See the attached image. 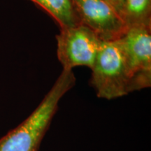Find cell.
I'll use <instances>...</instances> for the list:
<instances>
[{
    "label": "cell",
    "instance_id": "cell-1",
    "mask_svg": "<svg viewBox=\"0 0 151 151\" xmlns=\"http://www.w3.org/2000/svg\"><path fill=\"white\" fill-rule=\"evenodd\" d=\"M76 84L73 70L64 69L51 89L24 121L0 139V151H38L59 103Z\"/></svg>",
    "mask_w": 151,
    "mask_h": 151
},
{
    "label": "cell",
    "instance_id": "cell-2",
    "mask_svg": "<svg viewBox=\"0 0 151 151\" xmlns=\"http://www.w3.org/2000/svg\"><path fill=\"white\" fill-rule=\"evenodd\" d=\"M90 69V84L99 98L112 100L130 93L129 71L118 39L102 41Z\"/></svg>",
    "mask_w": 151,
    "mask_h": 151
},
{
    "label": "cell",
    "instance_id": "cell-3",
    "mask_svg": "<svg viewBox=\"0 0 151 151\" xmlns=\"http://www.w3.org/2000/svg\"><path fill=\"white\" fill-rule=\"evenodd\" d=\"M129 75L130 93L151 86V26L128 27L118 39Z\"/></svg>",
    "mask_w": 151,
    "mask_h": 151
},
{
    "label": "cell",
    "instance_id": "cell-4",
    "mask_svg": "<svg viewBox=\"0 0 151 151\" xmlns=\"http://www.w3.org/2000/svg\"><path fill=\"white\" fill-rule=\"evenodd\" d=\"M56 40L58 60L64 69L70 70L81 66L91 68L102 43L97 34L83 24L60 29Z\"/></svg>",
    "mask_w": 151,
    "mask_h": 151
},
{
    "label": "cell",
    "instance_id": "cell-5",
    "mask_svg": "<svg viewBox=\"0 0 151 151\" xmlns=\"http://www.w3.org/2000/svg\"><path fill=\"white\" fill-rule=\"evenodd\" d=\"M81 24L102 41L116 40L127 31L122 19L105 0H72Z\"/></svg>",
    "mask_w": 151,
    "mask_h": 151
},
{
    "label": "cell",
    "instance_id": "cell-6",
    "mask_svg": "<svg viewBox=\"0 0 151 151\" xmlns=\"http://www.w3.org/2000/svg\"><path fill=\"white\" fill-rule=\"evenodd\" d=\"M44 9L59 24L66 29L81 24L72 0H32Z\"/></svg>",
    "mask_w": 151,
    "mask_h": 151
},
{
    "label": "cell",
    "instance_id": "cell-7",
    "mask_svg": "<svg viewBox=\"0 0 151 151\" xmlns=\"http://www.w3.org/2000/svg\"><path fill=\"white\" fill-rule=\"evenodd\" d=\"M124 21L127 28L151 26V0H124Z\"/></svg>",
    "mask_w": 151,
    "mask_h": 151
},
{
    "label": "cell",
    "instance_id": "cell-8",
    "mask_svg": "<svg viewBox=\"0 0 151 151\" xmlns=\"http://www.w3.org/2000/svg\"><path fill=\"white\" fill-rule=\"evenodd\" d=\"M110 4L112 8L116 11L120 18L124 21V0H105ZM125 23V22H124Z\"/></svg>",
    "mask_w": 151,
    "mask_h": 151
}]
</instances>
